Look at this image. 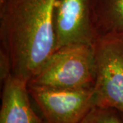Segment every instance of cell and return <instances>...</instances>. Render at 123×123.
<instances>
[{
    "label": "cell",
    "mask_w": 123,
    "mask_h": 123,
    "mask_svg": "<svg viewBox=\"0 0 123 123\" xmlns=\"http://www.w3.org/2000/svg\"><path fill=\"white\" fill-rule=\"evenodd\" d=\"M55 1L0 2L1 48L10 57L12 75L27 83L55 51Z\"/></svg>",
    "instance_id": "cell-1"
},
{
    "label": "cell",
    "mask_w": 123,
    "mask_h": 123,
    "mask_svg": "<svg viewBox=\"0 0 123 123\" xmlns=\"http://www.w3.org/2000/svg\"><path fill=\"white\" fill-rule=\"evenodd\" d=\"M95 81L94 46L75 44L56 49L27 85L57 89L93 88Z\"/></svg>",
    "instance_id": "cell-2"
},
{
    "label": "cell",
    "mask_w": 123,
    "mask_h": 123,
    "mask_svg": "<svg viewBox=\"0 0 123 123\" xmlns=\"http://www.w3.org/2000/svg\"><path fill=\"white\" fill-rule=\"evenodd\" d=\"M94 106L110 107L123 115V37L105 36L94 44Z\"/></svg>",
    "instance_id": "cell-3"
},
{
    "label": "cell",
    "mask_w": 123,
    "mask_h": 123,
    "mask_svg": "<svg viewBox=\"0 0 123 123\" xmlns=\"http://www.w3.org/2000/svg\"><path fill=\"white\" fill-rule=\"evenodd\" d=\"M46 123H79L94 107L93 88L57 89L27 85Z\"/></svg>",
    "instance_id": "cell-4"
},
{
    "label": "cell",
    "mask_w": 123,
    "mask_h": 123,
    "mask_svg": "<svg viewBox=\"0 0 123 123\" xmlns=\"http://www.w3.org/2000/svg\"><path fill=\"white\" fill-rule=\"evenodd\" d=\"M53 18L55 50L75 44L94 46L92 0H55Z\"/></svg>",
    "instance_id": "cell-5"
},
{
    "label": "cell",
    "mask_w": 123,
    "mask_h": 123,
    "mask_svg": "<svg viewBox=\"0 0 123 123\" xmlns=\"http://www.w3.org/2000/svg\"><path fill=\"white\" fill-rule=\"evenodd\" d=\"M27 84L12 75L3 83L0 123H46L31 107Z\"/></svg>",
    "instance_id": "cell-6"
},
{
    "label": "cell",
    "mask_w": 123,
    "mask_h": 123,
    "mask_svg": "<svg viewBox=\"0 0 123 123\" xmlns=\"http://www.w3.org/2000/svg\"><path fill=\"white\" fill-rule=\"evenodd\" d=\"M92 19L97 39L110 35L123 37V0H92Z\"/></svg>",
    "instance_id": "cell-7"
},
{
    "label": "cell",
    "mask_w": 123,
    "mask_h": 123,
    "mask_svg": "<svg viewBox=\"0 0 123 123\" xmlns=\"http://www.w3.org/2000/svg\"><path fill=\"white\" fill-rule=\"evenodd\" d=\"M79 123H123V115L113 108L94 106Z\"/></svg>",
    "instance_id": "cell-8"
},
{
    "label": "cell",
    "mask_w": 123,
    "mask_h": 123,
    "mask_svg": "<svg viewBox=\"0 0 123 123\" xmlns=\"http://www.w3.org/2000/svg\"><path fill=\"white\" fill-rule=\"evenodd\" d=\"M12 75V64L8 55L3 49H0V79L3 84Z\"/></svg>",
    "instance_id": "cell-9"
},
{
    "label": "cell",
    "mask_w": 123,
    "mask_h": 123,
    "mask_svg": "<svg viewBox=\"0 0 123 123\" xmlns=\"http://www.w3.org/2000/svg\"><path fill=\"white\" fill-rule=\"evenodd\" d=\"M3 1V0H0V2H1V1Z\"/></svg>",
    "instance_id": "cell-10"
}]
</instances>
